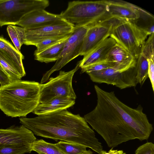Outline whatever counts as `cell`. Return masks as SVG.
I'll use <instances>...</instances> for the list:
<instances>
[{"label": "cell", "instance_id": "obj_1", "mask_svg": "<svg viewBox=\"0 0 154 154\" xmlns=\"http://www.w3.org/2000/svg\"><path fill=\"white\" fill-rule=\"evenodd\" d=\"M94 88L96 105L84 118L109 147L113 148L129 140L148 139L152 125L141 105L132 108L121 101L114 91H105L96 85Z\"/></svg>", "mask_w": 154, "mask_h": 154}, {"label": "cell", "instance_id": "obj_2", "mask_svg": "<svg viewBox=\"0 0 154 154\" xmlns=\"http://www.w3.org/2000/svg\"><path fill=\"white\" fill-rule=\"evenodd\" d=\"M19 120L37 136L81 144L99 154L104 151L84 118L67 109L33 118L23 117Z\"/></svg>", "mask_w": 154, "mask_h": 154}, {"label": "cell", "instance_id": "obj_3", "mask_svg": "<svg viewBox=\"0 0 154 154\" xmlns=\"http://www.w3.org/2000/svg\"><path fill=\"white\" fill-rule=\"evenodd\" d=\"M41 84L18 80L0 87V109L8 116L25 117L39 103Z\"/></svg>", "mask_w": 154, "mask_h": 154}, {"label": "cell", "instance_id": "obj_4", "mask_svg": "<svg viewBox=\"0 0 154 154\" xmlns=\"http://www.w3.org/2000/svg\"><path fill=\"white\" fill-rule=\"evenodd\" d=\"M60 14L74 26H89L114 18L109 14L106 0L69 2Z\"/></svg>", "mask_w": 154, "mask_h": 154}, {"label": "cell", "instance_id": "obj_5", "mask_svg": "<svg viewBox=\"0 0 154 154\" xmlns=\"http://www.w3.org/2000/svg\"><path fill=\"white\" fill-rule=\"evenodd\" d=\"M147 36L145 28L134 22L114 18L109 37L137 59Z\"/></svg>", "mask_w": 154, "mask_h": 154}, {"label": "cell", "instance_id": "obj_6", "mask_svg": "<svg viewBox=\"0 0 154 154\" xmlns=\"http://www.w3.org/2000/svg\"><path fill=\"white\" fill-rule=\"evenodd\" d=\"M49 5L47 0H0V26L17 25L27 14Z\"/></svg>", "mask_w": 154, "mask_h": 154}, {"label": "cell", "instance_id": "obj_7", "mask_svg": "<svg viewBox=\"0 0 154 154\" xmlns=\"http://www.w3.org/2000/svg\"><path fill=\"white\" fill-rule=\"evenodd\" d=\"M79 64V61L72 70L66 72L60 71L58 76L50 78L47 82L41 84L39 103L58 97L75 100L76 96L72 82L75 73L80 68Z\"/></svg>", "mask_w": 154, "mask_h": 154}, {"label": "cell", "instance_id": "obj_8", "mask_svg": "<svg viewBox=\"0 0 154 154\" xmlns=\"http://www.w3.org/2000/svg\"><path fill=\"white\" fill-rule=\"evenodd\" d=\"M89 26H75L73 31L66 40L58 60L53 66L43 75L40 84L45 82L53 73L60 70L80 55L84 38Z\"/></svg>", "mask_w": 154, "mask_h": 154}, {"label": "cell", "instance_id": "obj_9", "mask_svg": "<svg viewBox=\"0 0 154 154\" xmlns=\"http://www.w3.org/2000/svg\"><path fill=\"white\" fill-rule=\"evenodd\" d=\"M87 73L94 82L112 85L120 89L135 87L137 84L136 67L124 72L110 68Z\"/></svg>", "mask_w": 154, "mask_h": 154}, {"label": "cell", "instance_id": "obj_10", "mask_svg": "<svg viewBox=\"0 0 154 154\" xmlns=\"http://www.w3.org/2000/svg\"><path fill=\"white\" fill-rule=\"evenodd\" d=\"M75 26L68 22L39 28L25 29L24 44L35 45L44 40L70 35Z\"/></svg>", "mask_w": 154, "mask_h": 154}, {"label": "cell", "instance_id": "obj_11", "mask_svg": "<svg viewBox=\"0 0 154 154\" xmlns=\"http://www.w3.org/2000/svg\"><path fill=\"white\" fill-rule=\"evenodd\" d=\"M114 19L89 26L84 38L80 55L85 56L109 37Z\"/></svg>", "mask_w": 154, "mask_h": 154}, {"label": "cell", "instance_id": "obj_12", "mask_svg": "<svg viewBox=\"0 0 154 154\" xmlns=\"http://www.w3.org/2000/svg\"><path fill=\"white\" fill-rule=\"evenodd\" d=\"M36 138L32 131L23 125L0 129V146H30Z\"/></svg>", "mask_w": 154, "mask_h": 154}, {"label": "cell", "instance_id": "obj_13", "mask_svg": "<svg viewBox=\"0 0 154 154\" xmlns=\"http://www.w3.org/2000/svg\"><path fill=\"white\" fill-rule=\"evenodd\" d=\"M67 22L60 14L50 13L45 9H38L25 15L17 25L26 29L39 28Z\"/></svg>", "mask_w": 154, "mask_h": 154}, {"label": "cell", "instance_id": "obj_14", "mask_svg": "<svg viewBox=\"0 0 154 154\" xmlns=\"http://www.w3.org/2000/svg\"><path fill=\"white\" fill-rule=\"evenodd\" d=\"M109 14L114 18L127 19L134 21L140 18L141 14L152 15L140 7L121 0H107Z\"/></svg>", "mask_w": 154, "mask_h": 154}, {"label": "cell", "instance_id": "obj_15", "mask_svg": "<svg viewBox=\"0 0 154 154\" xmlns=\"http://www.w3.org/2000/svg\"><path fill=\"white\" fill-rule=\"evenodd\" d=\"M137 59L122 47L116 43L109 52L106 60L114 64L113 68L124 72L136 67Z\"/></svg>", "mask_w": 154, "mask_h": 154}, {"label": "cell", "instance_id": "obj_16", "mask_svg": "<svg viewBox=\"0 0 154 154\" xmlns=\"http://www.w3.org/2000/svg\"><path fill=\"white\" fill-rule=\"evenodd\" d=\"M116 43L112 38L110 37L107 38L84 56L79 61V67L82 70L95 63L105 60L109 52Z\"/></svg>", "mask_w": 154, "mask_h": 154}, {"label": "cell", "instance_id": "obj_17", "mask_svg": "<svg viewBox=\"0 0 154 154\" xmlns=\"http://www.w3.org/2000/svg\"><path fill=\"white\" fill-rule=\"evenodd\" d=\"M75 100L66 97H58L39 103L32 112L37 116L48 114L60 111L73 106Z\"/></svg>", "mask_w": 154, "mask_h": 154}, {"label": "cell", "instance_id": "obj_18", "mask_svg": "<svg viewBox=\"0 0 154 154\" xmlns=\"http://www.w3.org/2000/svg\"><path fill=\"white\" fill-rule=\"evenodd\" d=\"M0 67L8 75L10 83L21 80L26 75L24 68L20 67L5 51L0 49Z\"/></svg>", "mask_w": 154, "mask_h": 154}, {"label": "cell", "instance_id": "obj_19", "mask_svg": "<svg viewBox=\"0 0 154 154\" xmlns=\"http://www.w3.org/2000/svg\"><path fill=\"white\" fill-rule=\"evenodd\" d=\"M66 40L53 45L38 54L34 55L35 59L46 63L56 61L60 54Z\"/></svg>", "mask_w": 154, "mask_h": 154}, {"label": "cell", "instance_id": "obj_20", "mask_svg": "<svg viewBox=\"0 0 154 154\" xmlns=\"http://www.w3.org/2000/svg\"><path fill=\"white\" fill-rule=\"evenodd\" d=\"M31 149L38 154H64L55 144L48 143L42 139L35 141L32 144Z\"/></svg>", "mask_w": 154, "mask_h": 154}, {"label": "cell", "instance_id": "obj_21", "mask_svg": "<svg viewBox=\"0 0 154 154\" xmlns=\"http://www.w3.org/2000/svg\"><path fill=\"white\" fill-rule=\"evenodd\" d=\"M55 144L64 154H93L86 147L79 144L61 140Z\"/></svg>", "mask_w": 154, "mask_h": 154}, {"label": "cell", "instance_id": "obj_22", "mask_svg": "<svg viewBox=\"0 0 154 154\" xmlns=\"http://www.w3.org/2000/svg\"><path fill=\"white\" fill-rule=\"evenodd\" d=\"M7 30L15 48L19 52L24 44L25 40V28L21 26L13 25H8Z\"/></svg>", "mask_w": 154, "mask_h": 154}, {"label": "cell", "instance_id": "obj_23", "mask_svg": "<svg viewBox=\"0 0 154 154\" xmlns=\"http://www.w3.org/2000/svg\"><path fill=\"white\" fill-rule=\"evenodd\" d=\"M0 49L5 51L20 67L24 68L23 63L24 56L3 36L0 35Z\"/></svg>", "mask_w": 154, "mask_h": 154}, {"label": "cell", "instance_id": "obj_24", "mask_svg": "<svg viewBox=\"0 0 154 154\" xmlns=\"http://www.w3.org/2000/svg\"><path fill=\"white\" fill-rule=\"evenodd\" d=\"M136 68L137 83L142 86L148 77V63L146 57L141 52L137 59Z\"/></svg>", "mask_w": 154, "mask_h": 154}, {"label": "cell", "instance_id": "obj_25", "mask_svg": "<svg viewBox=\"0 0 154 154\" xmlns=\"http://www.w3.org/2000/svg\"><path fill=\"white\" fill-rule=\"evenodd\" d=\"M70 35L48 38L38 43L35 45L36 49L34 52V55L38 54L53 45L66 40Z\"/></svg>", "mask_w": 154, "mask_h": 154}, {"label": "cell", "instance_id": "obj_26", "mask_svg": "<svg viewBox=\"0 0 154 154\" xmlns=\"http://www.w3.org/2000/svg\"><path fill=\"white\" fill-rule=\"evenodd\" d=\"M32 151L30 146H0V154H25Z\"/></svg>", "mask_w": 154, "mask_h": 154}, {"label": "cell", "instance_id": "obj_27", "mask_svg": "<svg viewBox=\"0 0 154 154\" xmlns=\"http://www.w3.org/2000/svg\"><path fill=\"white\" fill-rule=\"evenodd\" d=\"M154 33L149 35L142 46L140 52L142 53L147 59H154Z\"/></svg>", "mask_w": 154, "mask_h": 154}, {"label": "cell", "instance_id": "obj_28", "mask_svg": "<svg viewBox=\"0 0 154 154\" xmlns=\"http://www.w3.org/2000/svg\"><path fill=\"white\" fill-rule=\"evenodd\" d=\"M114 64L105 60L93 64L85 69L81 70V73L86 72V73L102 70L110 68H113Z\"/></svg>", "mask_w": 154, "mask_h": 154}, {"label": "cell", "instance_id": "obj_29", "mask_svg": "<svg viewBox=\"0 0 154 154\" xmlns=\"http://www.w3.org/2000/svg\"><path fill=\"white\" fill-rule=\"evenodd\" d=\"M135 154H154V144L147 142L139 146L135 151Z\"/></svg>", "mask_w": 154, "mask_h": 154}, {"label": "cell", "instance_id": "obj_30", "mask_svg": "<svg viewBox=\"0 0 154 154\" xmlns=\"http://www.w3.org/2000/svg\"><path fill=\"white\" fill-rule=\"evenodd\" d=\"M147 60L148 63V77L150 80L154 91V59H147Z\"/></svg>", "mask_w": 154, "mask_h": 154}, {"label": "cell", "instance_id": "obj_31", "mask_svg": "<svg viewBox=\"0 0 154 154\" xmlns=\"http://www.w3.org/2000/svg\"><path fill=\"white\" fill-rule=\"evenodd\" d=\"M10 83L9 77L6 73L0 67V84L4 86Z\"/></svg>", "mask_w": 154, "mask_h": 154}, {"label": "cell", "instance_id": "obj_32", "mask_svg": "<svg viewBox=\"0 0 154 154\" xmlns=\"http://www.w3.org/2000/svg\"><path fill=\"white\" fill-rule=\"evenodd\" d=\"M148 36L150 35L154 32V23L151 24L148 26L144 28Z\"/></svg>", "mask_w": 154, "mask_h": 154}, {"label": "cell", "instance_id": "obj_33", "mask_svg": "<svg viewBox=\"0 0 154 154\" xmlns=\"http://www.w3.org/2000/svg\"><path fill=\"white\" fill-rule=\"evenodd\" d=\"M112 148L111 149L107 152L105 151L101 154H122L124 152L122 150H114L112 149Z\"/></svg>", "mask_w": 154, "mask_h": 154}, {"label": "cell", "instance_id": "obj_34", "mask_svg": "<svg viewBox=\"0 0 154 154\" xmlns=\"http://www.w3.org/2000/svg\"><path fill=\"white\" fill-rule=\"evenodd\" d=\"M122 154H126L124 152Z\"/></svg>", "mask_w": 154, "mask_h": 154}]
</instances>
